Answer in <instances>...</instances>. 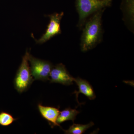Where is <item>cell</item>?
I'll use <instances>...</instances> for the list:
<instances>
[{"mask_svg":"<svg viewBox=\"0 0 134 134\" xmlns=\"http://www.w3.org/2000/svg\"><path fill=\"white\" fill-rule=\"evenodd\" d=\"M94 125L93 122H90L87 125L74 124L69 127V129L65 130L63 129L66 134H82L86 130L93 126Z\"/></svg>","mask_w":134,"mask_h":134,"instance_id":"obj_10","label":"cell"},{"mask_svg":"<svg viewBox=\"0 0 134 134\" xmlns=\"http://www.w3.org/2000/svg\"><path fill=\"white\" fill-rule=\"evenodd\" d=\"M29 61L32 75L34 80L45 81L50 80V75L53 68L52 64L48 61L34 58L29 54Z\"/></svg>","mask_w":134,"mask_h":134,"instance_id":"obj_4","label":"cell"},{"mask_svg":"<svg viewBox=\"0 0 134 134\" xmlns=\"http://www.w3.org/2000/svg\"><path fill=\"white\" fill-rule=\"evenodd\" d=\"M74 81L75 82L79 90L78 91H75L73 92V93L75 94L76 96L77 103H79L77 98L80 93L83 94L90 100H93L96 98V95L93 90V87L88 82L79 77L74 78Z\"/></svg>","mask_w":134,"mask_h":134,"instance_id":"obj_8","label":"cell"},{"mask_svg":"<svg viewBox=\"0 0 134 134\" xmlns=\"http://www.w3.org/2000/svg\"><path fill=\"white\" fill-rule=\"evenodd\" d=\"M79 113L76 109L70 108H66L60 111L57 119V122L59 125L67 121L71 120L74 122L77 114Z\"/></svg>","mask_w":134,"mask_h":134,"instance_id":"obj_9","label":"cell"},{"mask_svg":"<svg viewBox=\"0 0 134 134\" xmlns=\"http://www.w3.org/2000/svg\"><path fill=\"white\" fill-rule=\"evenodd\" d=\"M105 9L101 10L93 14L92 16L86 20L84 25L81 37V48L82 52H86L93 49L102 40V17Z\"/></svg>","mask_w":134,"mask_h":134,"instance_id":"obj_1","label":"cell"},{"mask_svg":"<svg viewBox=\"0 0 134 134\" xmlns=\"http://www.w3.org/2000/svg\"><path fill=\"white\" fill-rule=\"evenodd\" d=\"M17 119L8 113L5 112L0 113V125L3 126H9Z\"/></svg>","mask_w":134,"mask_h":134,"instance_id":"obj_11","label":"cell"},{"mask_svg":"<svg viewBox=\"0 0 134 134\" xmlns=\"http://www.w3.org/2000/svg\"><path fill=\"white\" fill-rule=\"evenodd\" d=\"M74 78L70 74L65 65L60 63L53 67L50 72L49 81L50 83L70 85L74 84Z\"/></svg>","mask_w":134,"mask_h":134,"instance_id":"obj_6","label":"cell"},{"mask_svg":"<svg viewBox=\"0 0 134 134\" xmlns=\"http://www.w3.org/2000/svg\"><path fill=\"white\" fill-rule=\"evenodd\" d=\"M37 107L41 116L48 121L52 128L55 126L61 127L60 125L57 122L60 113L59 108L53 107L45 106L40 103L38 104Z\"/></svg>","mask_w":134,"mask_h":134,"instance_id":"obj_7","label":"cell"},{"mask_svg":"<svg viewBox=\"0 0 134 134\" xmlns=\"http://www.w3.org/2000/svg\"><path fill=\"white\" fill-rule=\"evenodd\" d=\"M29 54L28 51H26L23 57L21 63L14 80L15 89L20 93L27 91L34 80L29 66Z\"/></svg>","mask_w":134,"mask_h":134,"instance_id":"obj_3","label":"cell"},{"mask_svg":"<svg viewBox=\"0 0 134 134\" xmlns=\"http://www.w3.org/2000/svg\"><path fill=\"white\" fill-rule=\"evenodd\" d=\"M64 15L63 12L60 13H54L48 16L50 19V23L47 30L41 38L36 40V43L41 44L49 40L54 36L61 33L60 21Z\"/></svg>","mask_w":134,"mask_h":134,"instance_id":"obj_5","label":"cell"},{"mask_svg":"<svg viewBox=\"0 0 134 134\" xmlns=\"http://www.w3.org/2000/svg\"><path fill=\"white\" fill-rule=\"evenodd\" d=\"M113 0H76L75 7L79 14L77 26L83 27L87 18L90 15L111 6Z\"/></svg>","mask_w":134,"mask_h":134,"instance_id":"obj_2","label":"cell"}]
</instances>
